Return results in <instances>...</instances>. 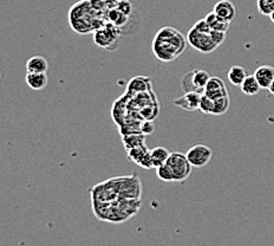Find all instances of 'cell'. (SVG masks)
Here are the masks:
<instances>
[{"label":"cell","mask_w":274,"mask_h":246,"mask_svg":"<svg viewBox=\"0 0 274 246\" xmlns=\"http://www.w3.org/2000/svg\"><path fill=\"white\" fill-rule=\"evenodd\" d=\"M187 44V38L180 31L174 27L165 26L160 28L154 37L151 50L157 59L169 63L183 53Z\"/></svg>","instance_id":"1"},{"label":"cell","mask_w":274,"mask_h":246,"mask_svg":"<svg viewBox=\"0 0 274 246\" xmlns=\"http://www.w3.org/2000/svg\"><path fill=\"white\" fill-rule=\"evenodd\" d=\"M97 13L99 12L91 6L90 0H82L75 4L69 12V21L72 30L81 34H85L103 27L106 23H104L100 18H97Z\"/></svg>","instance_id":"2"},{"label":"cell","mask_w":274,"mask_h":246,"mask_svg":"<svg viewBox=\"0 0 274 246\" xmlns=\"http://www.w3.org/2000/svg\"><path fill=\"white\" fill-rule=\"evenodd\" d=\"M210 32H202V31H198L197 28L193 26L188 31V34L185 38H187L189 45L193 47L194 50H196V51L201 53H212L215 51L219 45L214 42Z\"/></svg>","instance_id":"3"},{"label":"cell","mask_w":274,"mask_h":246,"mask_svg":"<svg viewBox=\"0 0 274 246\" xmlns=\"http://www.w3.org/2000/svg\"><path fill=\"white\" fill-rule=\"evenodd\" d=\"M167 165L172 169L173 175H174V182H182L189 178L191 174V168L193 166L190 165L187 159L185 154L179 153V151H174L170 154Z\"/></svg>","instance_id":"4"},{"label":"cell","mask_w":274,"mask_h":246,"mask_svg":"<svg viewBox=\"0 0 274 246\" xmlns=\"http://www.w3.org/2000/svg\"><path fill=\"white\" fill-rule=\"evenodd\" d=\"M212 77L206 70H201V69H194V70L189 71L185 74L181 80L182 89L184 93L189 91H197V93H204V88Z\"/></svg>","instance_id":"5"},{"label":"cell","mask_w":274,"mask_h":246,"mask_svg":"<svg viewBox=\"0 0 274 246\" xmlns=\"http://www.w3.org/2000/svg\"><path fill=\"white\" fill-rule=\"evenodd\" d=\"M185 155L194 168H202L212 160L213 150L206 144H195V146L189 148Z\"/></svg>","instance_id":"6"},{"label":"cell","mask_w":274,"mask_h":246,"mask_svg":"<svg viewBox=\"0 0 274 246\" xmlns=\"http://www.w3.org/2000/svg\"><path fill=\"white\" fill-rule=\"evenodd\" d=\"M201 96L202 93H197V91H189L185 93L183 96L179 97V99L174 100V103L176 107L187 110V112H195L200 108Z\"/></svg>","instance_id":"7"},{"label":"cell","mask_w":274,"mask_h":246,"mask_svg":"<svg viewBox=\"0 0 274 246\" xmlns=\"http://www.w3.org/2000/svg\"><path fill=\"white\" fill-rule=\"evenodd\" d=\"M204 94L212 97L213 100L219 99V97H223L228 95V90H227L225 82H223L220 77H215L212 76L208 81V83L204 88Z\"/></svg>","instance_id":"8"},{"label":"cell","mask_w":274,"mask_h":246,"mask_svg":"<svg viewBox=\"0 0 274 246\" xmlns=\"http://www.w3.org/2000/svg\"><path fill=\"white\" fill-rule=\"evenodd\" d=\"M213 11L217 15L226 19L227 21H233V19L236 17V8L234 4L229 0H219L215 5H214Z\"/></svg>","instance_id":"9"},{"label":"cell","mask_w":274,"mask_h":246,"mask_svg":"<svg viewBox=\"0 0 274 246\" xmlns=\"http://www.w3.org/2000/svg\"><path fill=\"white\" fill-rule=\"evenodd\" d=\"M254 76L259 82L261 89H269L274 80V68L271 65H261L255 70Z\"/></svg>","instance_id":"10"},{"label":"cell","mask_w":274,"mask_h":246,"mask_svg":"<svg viewBox=\"0 0 274 246\" xmlns=\"http://www.w3.org/2000/svg\"><path fill=\"white\" fill-rule=\"evenodd\" d=\"M25 81L28 87L33 90H43L49 83L46 72H27Z\"/></svg>","instance_id":"11"},{"label":"cell","mask_w":274,"mask_h":246,"mask_svg":"<svg viewBox=\"0 0 274 246\" xmlns=\"http://www.w3.org/2000/svg\"><path fill=\"white\" fill-rule=\"evenodd\" d=\"M204 20H206L208 25L212 27V30L221 31V32H226V33L227 31H228L229 25H231L229 21H227L226 19H223L220 17V15H217L214 11L210 12V13H208L206 17H204Z\"/></svg>","instance_id":"12"},{"label":"cell","mask_w":274,"mask_h":246,"mask_svg":"<svg viewBox=\"0 0 274 246\" xmlns=\"http://www.w3.org/2000/svg\"><path fill=\"white\" fill-rule=\"evenodd\" d=\"M247 71L244 66L241 65H233L231 69H229L228 74H227V77H228V81L231 82L233 85L235 87H241V84L244 83V81L247 78Z\"/></svg>","instance_id":"13"},{"label":"cell","mask_w":274,"mask_h":246,"mask_svg":"<svg viewBox=\"0 0 274 246\" xmlns=\"http://www.w3.org/2000/svg\"><path fill=\"white\" fill-rule=\"evenodd\" d=\"M49 63L43 56H32L26 62L27 72H47Z\"/></svg>","instance_id":"14"},{"label":"cell","mask_w":274,"mask_h":246,"mask_svg":"<svg viewBox=\"0 0 274 246\" xmlns=\"http://www.w3.org/2000/svg\"><path fill=\"white\" fill-rule=\"evenodd\" d=\"M170 151L165 147H155L150 150L151 160H153L154 168L165 165L170 156Z\"/></svg>","instance_id":"15"},{"label":"cell","mask_w":274,"mask_h":246,"mask_svg":"<svg viewBox=\"0 0 274 246\" xmlns=\"http://www.w3.org/2000/svg\"><path fill=\"white\" fill-rule=\"evenodd\" d=\"M241 90L242 93L245 95H247V96H254V95H257L259 91L261 90V87L259 84V82H258L257 78H255V76H247V78L244 81V83L241 84Z\"/></svg>","instance_id":"16"},{"label":"cell","mask_w":274,"mask_h":246,"mask_svg":"<svg viewBox=\"0 0 274 246\" xmlns=\"http://www.w3.org/2000/svg\"><path fill=\"white\" fill-rule=\"evenodd\" d=\"M106 18H108L109 21H111V23L117 25V26L123 27L128 23L129 15L123 14L122 12L118 11L117 8H113V9H109V11H106Z\"/></svg>","instance_id":"17"},{"label":"cell","mask_w":274,"mask_h":246,"mask_svg":"<svg viewBox=\"0 0 274 246\" xmlns=\"http://www.w3.org/2000/svg\"><path fill=\"white\" fill-rule=\"evenodd\" d=\"M229 104H231L229 95L214 100V109L212 115H223V114H226L227 110L229 109Z\"/></svg>","instance_id":"18"},{"label":"cell","mask_w":274,"mask_h":246,"mask_svg":"<svg viewBox=\"0 0 274 246\" xmlns=\"http://www.w3.org/2000/svg\"><path fill=\"white\" fill-rule=\"evenodd\" d=\"M148 151H149V149H148L144 144H142V146H138V147H135V148H131V149H129L128 157L138 165V163L141 162V160L146 156V154L148 153Z\"/></svg>","instance_id":"19"},{"label":"cell","mask_w":274,"mask_h":246,"mask_svg":"<svg viewBox=\"0 0 274 246\" xmlns=\"http://www.w3.org/2000/svg\"><path fill=\"white\" fill-rule=\"evenodd\" d=\"M156 174H157V178H159L160 180H162V181L174 182V175H173L172 169H170V167L167 165V163L157 167Z\"/></svg>","instance_id":"20"},{"label":"cell","mask_w":274,"mask_h":246,"mask_svg":"<svg viewBox=\"0 0 274 246\" xmlns=\"http://www.w3.org/2000/svg\"><path fill=\"white\" fill-rule=\"evenodd\" d=\"M257 7L263 15H270L274 11V0H257Z\"/></svg>","instance_id":"21"},{"label":"cell","mask_w":274,"mask_h":246,"mask_svg":"<svg viewBox=\"0 0 274 246\" xmlns=\"http://www.w3.org/2000/svg\"><path fill=\"white\" fill-rule=\"evenodd\" d=\"M201 112L204 114H210L212 115L213 114V109H214V100L212 97H209L206 94H202V96H201V102H200V108Z\"/></svg>","instance_id":"22"},{"label":"cell","mask_w":274,"mask_h":246,"mask_svg":"<svg viewBox=\"0 0 274 246\" xmlns=\"http://www.w3.org/2000/svg\"><path fill=\"white\" fill-rule=\"evenodd\" d=\"M117 9L118 11H121L123 14L129 15V17H130L132 11H134V7H132V4L130 1H128V0H119Z\"/></svg>","instance_id":"23"},{"label":"cell","mask_w":274,"mask_h":246,"mask_svg":"<svg viewBox=\"0 0 274 246\" xmlns=\"http://www.w3.org/2000/svg\"><path fill=\"white\" fill-rule=\"evenodd\" d=\"M212 37L217 45H221V44L226 40V32H221V31H215L212 30Z\"/></svg>","instance_id":"24"},{"label":"cell","mask_w":274,"mask_h":246,"mask_svg":"<svg viewBox=\"0 0 274 246\" xmlns=\"http://www.w3.org/2000/svg\"><path fill=\"white\" fill-rule=\"evenodd\" d=\"M91 6L96 9V11L102 12L106 9V0H90Z\"/></svg>","instance_id":"25"},{"label":"cell","mask_w":274,"mask_h":246,"mask_svg":"<svg viewBox=\"0 0 274 246\" xmlns=\"http://www.w3.org/2000/svg\"><path fill=\"white\" fill-rule=\"evenodd\" d=\"M118 4H119V0H106V11L117 8Z\"/></svg>","instance_id":"26"},{"label":"cell","mask_w":274,"mask_h":246,"mask_svg":"<svg viewBox=\"0 0 274 246\" xmlns=\"http://www.w3.org/2000/svg\"><path fill=\"white\" fill-rule=\"evenodd\" d=\"M269 90H270V93H271V94L274 95V80L272 81V83H271L270 88H269Z\"/></svg>","instance_id":"27"},{"label":"cell","mask_w":274,"mask_h":246,"mask_svg":"<svg viewBox=\"0 0 274 246\" xmlns=\"http://www.w3.org/2000/svg\"><path fill=\"white\" fill-rule=\"evenodd\" d=\"M269 17H270V19H271V21H272V23L274 24V11L269 15Z\"/></svg>","instance_id":"28"}]
</instances>
